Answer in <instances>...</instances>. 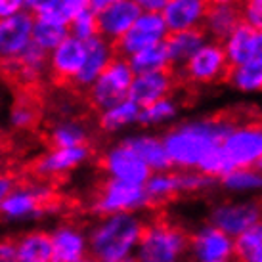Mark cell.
Masks as SVG:
<instances>
[{"label":"cell","instance_id":"cell-1","mask_svg":"<svg viewBox=\"0 0 262 262\" xmlns=\"http://www.w3.org/2000/svg\"><path fill=\"white\" fill-rule=\"evenodd\" d=\"M191 232L170 212H149L142 219L136 258L140 262H184L191 256Z\"/></svg>","mask_w":262,"mask_h":262},{"label":"cell","instance_id":"cell-2","mask_svg":"<svg viewBox=\"0 0 262 262\" xmlns=\"http://www.w3.org/2000/svg\"><path fill=\"white\" fill-rule=\"evenodd\" d=\"M142 219L134 212H121L103 219L90 235V258L96 262H121L132 256L138 245Z\"/></svg>","mask_w":262,"mask_h":262},{"label":"cell","instance_id":"cell-3","mask_svg":"<svg viewBox=\"0 0 262 262\" xmlns=\"http://www.w3.org/2000/svg\"><path fill=\"white\" fill-rule=\"evenodd\" d=\"M224 136L205 119L174 126L165 134L163 144L176 168H195L219 146H224Z\"/></svg>","mask_w":262,"mask_h":262},{"label":"cell","instance_id":"cell-4","mask_svg":"<svg viewBox=\"0 0 262 262\" xmlns=\"http://www.w3.org/2000/svg\"><path fill=\"white\" fill-rule=\"evenodd\" d=\"M136 79V73L132 71L128 59L113 58L110 66L103 69V73L98 77L92 86L84 92V102L92 113H103V111L115 107L124 100H128L132 82Z\"/></svg>","mask_w":262,"mask_h":262},{"label":"cell","instance_id":"cell-5","mask_svg":"<svg viewBox=\"0 0 262 262\" xmlns=\"http://www.w3.org/2000/svg\"><path fill=\"white\" fill-rule=\"evenodd\" d=\"M235 69H237V66L230 61L224 46L211 42L205 44L203 48H199L178 69V77L184 82H189L193 86H201V84H230Z\"/></svg>","mask_w":262,"mask_h":262},{"label":"cell","instance_id":"cell-6","mask_svg":"<svg viewBox=\"0 0 262 262\" xmlns=\"http://www.w3.org/2000/svg\"><path fill=\"white\" fill-rule=\"evenodd\" d=\"M146 209V189L144 186L128 184L107 176L96 186L92 197V212L107 219L111 214L136 212Z\"/></svg>","mask_w":262,"mask_h":262},{"label":"cell","instance_id":"cell-7","mask_svg":"<svg viewBox=\"0 0 262 262\" xmlns=\"http://www.w3.org/2000/svg\"><path fill=\"white\" fill-rule=\"evenodd\" d=\"M262 222V193L249 201H219L211 207L205 224H212L230 237Z\"/></svg>","mask_w":262,"mask_h":262},{"label":"cell","instance_id":"cell-8","mask_svg":"<svg viewBox=\"0 0 262 262\" xmlns=\"http://www.w3.org/2000/svg\"><path fill=\"white\" fill-rule=\"evenodd\" d=\"M167 33V23L161 12H144L138 21L134 23V27L117 42H113V52L117 58L128 59L138 52L163 42Z\"/></svg>","mask_w":262,"mask_h":262},{"label":"cell","instance_id":"cell-9","mask_svg":"<svg viewBox=\"0 0 262 262\" xmlns=\"http://www.w3.org/2000/svg\"><path fill=\"white\" fill-rule=\"evenodd\" d=\"M84 61H86V42L79 40L77 37H67L50 54L48 82L61 90H71Z\"/></svg>","mask_w":262,"mask_h":262},{"label":"cell","instance_id":"cell-10","mask_svg":"<svg viewBox=\"0 0 262 262\" xmlns=\"http://www.w3.org/2000/svg\"><path fill=\"white\" fill-rule=\"evenodd\" d=\"M98 167L105 170L115 180H123V182L136 184V186H146L147 180L153 176L149 165L144 163L124 144H119V146L107 149L103 155H100Z\"/></svg>","mask_w":262,"mask_h":262},{"label":"cell","instance_id":"cell-11","mask_svg":"<svg viewBox=\"0 0 262 262\" xmlns=\"http://www.w3.org/2000/svg\"><path fill=\"white\" fill-rule=\"evenodd\" d=\"M233 237L212 224H203L191 232L193 262H233Z\"/></svg>","mask_w":262,"mask_h":262},{"label":"cell","instance_id":"cell-12","mask_svg":"<svg viewBox=\"0 0 262 262\" xmlns=\"http://www.w3.org/2000/svg\"><path fill=\"white\" fill-rule=\"evenodd\" d=\"M176 86H178V69L174 67H167L155 73L136 75L128 100H132L140 107H147L163 98H172Z\"/></svg>","mask_w":262,"mask_h":262},{"label":"cell","instance_id":"cell-13","mask_svg":"<svg viewBox=\"0 0 262 262\" xmlns=\"http://www.w3.org/2000/svg\"><path fill=\"white\" fill-rule=\"evenodd\" d=\"M46 92L44 88L17 90L10 110V123L19 132H37L44 123Z\"/></svg>","mask_w":262,"mask_h":262},{"label":"cell","instance_id":"cell-14","mask_svg":"<svg viewBox=\"0 0 262 262\" xmlns=\"http://www.w3.org/2000/svg\"><path fill=\"white\" fill-rule=\"evenodd\" d=\"M245 21L247 19H245L243 0L235 4H212L205 8L203 23L209 31V38H212V44L226 46L230 37Z\"/></svg>","mask_w":262,"mask_h":262},{"label":"cell","instance_id":"cell-15","mask_svg":"<svg viewBox=\"0 0 262 262\" xmlns=\"http://www.w3.org/2000/svg\"><path fill=\"white\" fill-rule=\"evenodd\" d=\"M144 10L134 0H121L113 6L102 10L98 15V31L100 37L110 40L111 44L124 37L134 27V23L140 19Z\"/></svg>","mask_w":262,"mask_h":262},{"label":"cell","instance_id":"cell-16","mask_svg":"<svg viewBox=\"0 0 262 262\" xmlns=\"http://www.w3.org/2000/svg\"><path fill=\"white\" fill-rule=\"evenodd\" d=\"M33 25L35 15L31 12L0 19V58H17L33 42Z\"/></svg>","mask_w":262,"mask_h":262},{"label":"cell","instance_id":"cell-17","mask_svg":"<svg viewBox=\"0 0 262 262\" xmlns=\"http://www.w3.org/2000/svg\"><path fill=\"white\" fill-rule=\"evenodd\" d=\"M224 149L235 168H247L262 157V123L232 132L224 142Z\"/></svg>","mask_w":262,"mask_h":262},{"label":"cell","instance_id":"cell-18","mask_svg":"<svg viewBox=\"0 0 262 262\" xmlns=\"http://www.w3.org/2000/svg\"><path fill=\"white\" fill-rule=\"evenodd\" d=\"M113 58H115V52L110 40H105L103 37L90 38L86 42V61L80 69L79 77L75 79L71 90L84 96V92L98 80V77L103 73V69L110 66Z\"/></svg>","mask_w":262,"mask_h":262},{"label":"cell","instance_id":"cell-19","mask_svg":"<svg viewBox=\"0 0 262 262\" xmlns=\"http://www.w3.org/2000/svg\"><path fill=\"white\" fill-rule=\"evenodd\" d=\"M207 40H209V31H207L203 21L195 27H191V29L170 31L163 38V42L167 46L170 63L174 69H180L199 48H203Z\"/></svg>","mask_w":262,"mask_h":262},{"label":"cell","instance_id":"cell-20","mask_svg":"<svg viewBox=\"0 0 262 262\" xmlns=\"http://www.w3.org/2000/svg\"><path fill=\"white\" fill-rule=\"evenodd\" d=\"M42 142L48 149H67V147H90V138L84 124L79 119H59L54 124L42 128Z\"/></svg>","mask_w":262,"mask_h":262},{"label":"cell","instance_id":"cell-21","mask_svg":"<svg viewBox=\"0 0 262 262\" xmlns=\"http://www.w3.org/2000/svg\"><path fill=\"white\" fill-rule=\"evenodd\" d=\"M205 8H207L205 0H168L161 14L165 17L167 29L170 33L199 25L205 17Z\"/></svg>","mask_w":262,"mask_h":262},{"label":"cell","instance_id":"cell-22","mask_svg":"<svg viewBox=\"0 0 262 262\" xmlns=\"http://www.w3.org/2000/svg\"><path fill=\"white\" fill-rule=\"evenodd\" d=\"M121 144H124L144 163H147L153 172H165V170L176 168L174 163L168 157L163 140L155 138V136H132V138L123 140Z\"/></svg>","mask_w":262,"mask_h":262},{"label":"cell","instance_id":"cell-23","mask_svg":"<svg viewBox=\"0 0 262 262\" xmlns=\"http://www.w3.org/2000/svg\"><path fill=\"white\" fill-rule=\"evenodd\" d=\"M52 245H54V262H77L86 255L84 235L75 226H59L52 233Z\"/></svg>","mask_w":262,"mask_h":262},{"label":"cell","instance_id":"cell-24","mask_svg":"<svg viewBox=\"0 0 262 262\" xmlns=\"http://www.w3.org/2000/svg\"><path fill=\"white\" fill-rule=\"evenodd\" d=\"M15 262H54L52 233L44 230H35V232L19 235Z\"/></svg>","mask_w":262,"mask_h":262},{"label":"cell","instance_id":"cell-25","mask_svg":"<svg viewBox=\"0 0 262 262\" xmlns=\"http://www.w3.org/2000/svg\"><path fill=\"white\" fill-rule=\"evenodd\" d=\"M256 33L258 31L253 27V25H249L247 21L239 25V29L233 33L230 40L226 42V52H228V58L232 63L239 67L243 63H247L253 59V46H255V38H256Z\"/></svg>","mask_w":262,"mask_h":262},{"label":"cell","instance_id":"cell-26","mask_svg":"<svg viewBox=\"0 0 262 262\" xmlns=\"http://www.w3.org/2000/svg\"><path fill=\"white\" fill-rule=\"evenodd\" d=\"M88 4L84 0H48L40 10H38L35 17L44 19V21H54L59 25H71L75 17L86 10Z\"/></svg>","mask_w":262,"mask_h":262},{"label":"cell","instance_id":"cell-27","mask_svg":"<svg viewBox=\"0 0 262 262\" xmlns=\"http://www.w3.org/2000/svg\"><path fill=\"white\" fill-rule=\"evenodd\" d=\"M233 262H256L262 255V222L233 237Z\"/></svg>","mask_w":262,"mask_h":262},{"label":"cell","instance_id":"cell-28","mask_svg":"<svg viewBox=\"0 0 262 262\" xmlns=\"http://www.w3.org/2000/svg\"><path fill=\"white\" fill-rule=\"evenodd\" d=\"M128 63L136 75L155 73V71H163L167 67H172L165 42H159L147 50L134 54L132 58H128Z\"/></svg>","mask_w":262,"mask_h":262},{"label":"cell","instance_id":"cell-29","mask_svg":"<svg viewBox=\"0 0 262 262\" xmlns=\"http://www.w3.org/2000/svg\"><path fill=\"white\" fill-rule=\"evenodd\" d=\"M140 110H142V107L136 105L132 100H124L123 103H119L115 107H111V110L100 113V115H98V126H100V130H103V132H115V130H119V128L126 126V124L138 121Z\"/></svg>","mask_w":262,"mask_h":262},{"label":"cell","instance_id":"cell-30","mask_svg":"<svg viewBox=\"0 0 262 262\" xmlns=\"http://www.w3.org/2000/svg\"><path fill=\"white\" fill-rule=\"evenodd\" d=\"M67 37H71V31L67 25H59L54 21H44L35 17V25H33V42L44 52H52L58 48Z\"/></svg>","mask_w":262,"mask_h":262},{"label":"cell","instance_id":"cell-31","mask_svg":"<svg viewBox=\"0 0 262 262\" xmlns=\"http://www.w3.org/2000/svg\"><path fill=\"white\" fill-rule=\"evenodd\" d=\"M232 86L245 92H262V63L251 59L233 71Z\"/></svg>","mask_w":262,"mask_h":262},{"label":"cell","instance_id":"cell-32","mask_svg":"<svg viewBox=\"0 0 262 262\" xmlns=\"http://www.w3.org/2000/svg\"><path fill=\"white\" fill-rule=\"evenodd\" d=\"M219 184L226 189H262V174H258L253 168H235L224 178H220Z\"/></svg>","mask_w":262,"mask_h":262},{"label":"cell","instance_id":"cell-33","mask_svg":"<svg viewBox=\"0 0 262 262\" xmlns=\"http://www.w3.org/2000/svg\"><path fill=\"white\" fill-rule=\"evenodd\" d=\"M176 115V102L172 98H163L159 102L151 103L147 107H142L140 110L138 123L144 124V126H149V124H157L167 121L170 117Z\"/></svg>","mask_w":262,"mask_h":262},{"label":"cell","instance_id":"cell-34","mask_svg":"<svg viewBox=\"0 0 262 262\" xmlns=\"http://www.w3.org/2000/svg\"><path fill=\"white\" fill-rule=\"evenodd\" d=\"M69 31H71V37H77L79 40H82V42H88L90 38L100 37V31H98V15H96L90 8L82 10L73 21H71Z\"/></svg>","mask_w":262,"mask_h":262},{"label":"cell","instance_id":"cell-35","mask_svg":"<svg viewBox=\"0 0 262 262\" xmlns=\"http://www.w3.org/2000/svg\"><path fill=\"white\" fill-rule=\"evenodd\" d=\"M243 6H245L247 23L262 33V0H243Z\"/></svg>","mask_w":262,"mask_h":262},{"label":"cell","instance_id":"cell-36","mask_svg":"<svg viewBox=\"0 0 262 262\" xmlns=\"http://www.w3.org/2000/svg\"><path fill=\"white\" fill-rule=\"evenodd\" d=\"M17 260V237L4 235L0 237V262Z\"/></svg>","mask_w":262,"mask_h":262},{"label":"cell","instance_id":"cell-37","mask_svg":"<svg viewBox=\"0 0 262 262\" xmlns=\"http://www.w3.org/2000/svg\"><path fill=\"white\" fill-rule=\"evenodd\" d=\"M27 0H0V19H6L12 15L25 12Z\"/></svg>","mask_w":262,"mask_h":262},{"label":"cell","instance_id":"cell-38","mask_svg":"<svg viewBox=\"0 0 262 262\" xmlns=\"http://www.w3.org/2000/svg\"><path fill=\"white\" fill-rule=\"evenodd\" d=\"M17 182V174H0V205L6 199L12 191H14V186Z\"/></svg>","mask_w":262,"mask_h":262},{"label":"cell","instance_id":"cell-39","mask_svg":"<svg viewBox=\"0 0 262 262\" xmlns=\"http://www.w3.org/2000/svg\"><path fill=\"white\" fill-rule=\"evenodd\" d=\"M144 12H163L168 0H134Z\"/></svg>","mask_w":262,"mask_h":262},{"label":"cell","instance_id":"cell-40","mask_svg":"<svg viewBox=\"0 0 262 262\" xmlns=\"http://www.w3.org/2000/svg\"><path fill=\"white\" fill-rule=\"evenodd\" d=\"M117 2H121V0H92L90 2V10L94 12V14H100L102 10H105V8L113 6V4H117Z\"/></svg>","mask_w":262,"mask_h":262},{"label":"cell","instance_id":"cell-41","mask_svg":"<svg viewBox=\"0 0 262 262\" xmlns=\"http://www.w3.org/2000/svg\"><path fill=\"white\" fill-rule=\"evenodd\" d=\"M253 59L262 63V33H256L255 46H253Z\"/></svg>","mask_w":262,"mask_h":262},{"label":"cell","instance_id":"cell-42","mask_svg":"<svg viewBox=\"0 0 262 262\" xmlns=\"http://www.w3.org/2000/svg\"><path fill=\"white\" fill-rule=\"evenodd\" d=\"M46 2H48V0H27V10H29L33 15H35L38 10H40L44 4H46Z\"/></svg>","mask_w":262,"mask_h":262},{"label":"cell","instance_id":"cell-43","mask_svg":"<svg viewBox=\"0 0 262 262\" xmlns=\"http://www.w3.org/2000/svg\"><path fill=\"white\" fill-rule=\"evenodd\" d=\"M235 2H241V0H205L207 6H212V4H235Z\"/></svg>","mask_w":262,"mask_h":262},{"label":"cell","instance_id":"cell-44","mask_svg":"<svg viewBox=\"0 0 262 262\" xmlns=\"http://www.w3.org/2000/svg\"><path fill=\"white\" fill-rule=\"evenodd\" d=\"M121 262H140V260L136 258V255H134V256H128V258H124V260H121Z\"/></svg>","mask_w":262,"mask_h":262},{"label":"cell","instance_id":"cell-45","mask_svg":"<svg viewBox=\"0 0 262 262\" xmlns=\"http://www.w3.org/2000/svg\"><path fill=\"white\" fill-rule=\"evenodd\" d=\"M77 262H96V260H92L90 256H84V258H80V260H77Z\"/></svg>","mask_w":262,"mask_h":262},{"label":"cell","instance_id":"cell-46","mask_svg":"<svg viewBox=\"0 0 262 262\" xmlns=\"http://www.w3.org/2000/svg\"><path fill=\"white\" fill-rule=\"evenodd\" d=\"M256 262H262V255H260V256H258V258H256Z\"/></svg>","mask_w":262,"mask_h":262},{"label":"cell","instance_id":"cell-47","mask_svg":"<svg viewBox=\"0 0 262 262\" xmlns=\"http://www.w3.org/2000/svg\"><path fill=\"white\" fill-rule=\"evenodd\" d=\"M184 262H193V260H191V258H188V260H184Z\"/></svg>","mask_w":262,"mask_h":262},{"label":"cell","instance_id":"cell-48","mask_svg":"<svg viewBox=\"0 0 262 262\" xmlns=\"http://www.w3.org/2000/svg\"><path fill=\"white\" fill-rule=\"evenodd\" d=\"M0 67H2V58H0Z\"/></svg>","mask_w":262,"mask_h":262}]
</instances>
